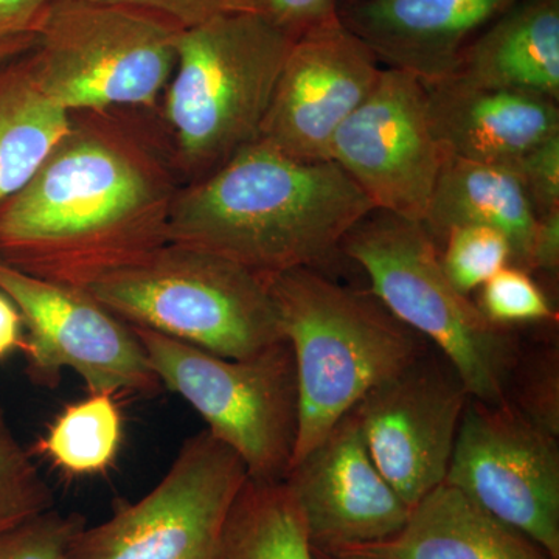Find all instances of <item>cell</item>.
I'll list each match as a JSON object with an SVG mask.
<instances>
[{
  "label": "cell",
  "instance_id": "obj_19",
  "mask_svg": "<svg viewBox=\"0 0 559 559\" xmlns=\"http://www.w3.org/2000/svg\"><path fill=\"white\" fill-rule=\"evenodd\" d=\"M451 76L558 102L559 0H518L469 44Z\"/></svg>",
  "mask_w": 559,
  "mask_h": 559
},
{
  "label": "cell",
  "instance_id": "obj_14",
  "mask_svg": "<svg viewBox=\"0 0 559 559\" xmlns=\"http://www.w3.org/2000/svg\"><path fill=\"white\" fill-rule=\"evenodd\" d=\"M377 55L340 16L294 40L260 138L300 160H330L334 135L377 86Z\"/></svg>",
  "mask_w": 559,
  "mask_h": 559
},
{
  "label": "cell",
  "instance_id": "obj_5",
  "mask_svg": "<svg viewBox=\"0 0 559 559\" xmlns=\"http://www.w3.org/2000/svg\"><path fill=\"white\" fill-rule=\"evenodd\" d=\"M370 278V290L457 371L471 399L506 403L522 342L514 329L485 318L476 301L452 286L439 246L421 223L373 210L341 246Z\"/></svg>",
  "mask_w": 559,
  "mask_h": 559
},
{
  "label": "cell",
  "instance_id": "obj_1",
  "mask_svg": "<svg viewBox=\"0 0 559 559\" xmlns=\"http://www.w3.org/2000/svg\"><path fill=\"white\" fill-rule=\"evenodd\" d=\"M170 146L120 110L70 114L32 179L0 204V261L70 288L168 242L182 187Z\"/></svg>",
  "mask_w": 559,
  "mask_h": 559
},
{
  "label": "cell",
  "instance_id": "obj_36",
  "mask_svg": "<svg viewBox=\"0 0 559 559\" xmlns=\"http://www.w3.org/2000/svg\"><path fill=\"white\" fill-rule=\"evenodd\" d=\"M316 551H318V550H316ZM318 555H319L320 559H333V558L329 557V555L320 554V551H318Z\"/></svg>",
  "mask_w": 559,
  "mask_h": 559
},
{
  "label": "cell",
  "instance_id": "obj_28",
  "mask_svg": "<svg viewBox=\"0 0 559 559\" xmlns=\"http://www.w3.org/2000/svg\"><path fill=\"white\" fill-rule=\"evenodd\" d=\"M86 522L53 509L0 536V559H68V547Z\"/></svg>",
  "mask_w": 559,
  "mask_h": 559
},
{
  "label": "cell",
  "instance_id": "obj_31",
  "mask_svg": "<svg viewBox=\"0 0 559 559\" xmlns=\"http://www.w3.org/2000/svg\"><path fill=\"white\" fill-rule=\"evenodd\" d=\"M340 0H252V11L293 38L340 16Z\"/></svg>",
  "mask_w": 559,
  "mask_h": 559
},
{
  "label": "cell",
  "instance_id": "obj_32",
  "mask_svg": "<svg viewBox=\"0 0 559 559\" xmlns=\"http://www.w3.org/2000/svg\"><path fill=\"white\" fill-rule=\"evenodd\" d=\"M53 0H0V44L33 38Z\"/></svg>",
  "mask_w": 559,
  "mask_h": 559
},
{
  "label": "cell",
  "instance_id": "obj_4",
  "mask_svg": "<svg viewBox=\"0 0 559 559\" xmlns=\"http://www.w3.org/2000/svg\"><path fill=\"white\" fill-rule=\"evenodd\" d=\"M293 36L255 11L180 32L164 121L180 178H202L260 138Z\"/></svg>",
  "mask_w": 559,
  "mask_h": 559
},
{
  "label": "cell",
  "instance_id": "obj_27",
  "mask_svg": "<svg viewBox=\"0 0 559 559\" xmlns=\"http://www.w3.org/2000/svg\"><path fill=\"white\" fill-rule=\"evenodd\" d=\"M477 307L485 318L503 329L555 320L550 301L530 272L509 264L480 288Z\"/></svg>",
  "mask_w": 559,
  "mask_h": 559
},
{
  "label": "cell",
  "instance_id": "obj_25",
  "mask_svg": "<svg viewBox=\"0 0 559 559\" xmlns=\"http://www.w3.org/2000/svg\"><path fill=\"white\" fill-rule=\"evenodd\" d=\"M506 401L540 429L559 437V349L558 345L539 344L522 347Z\"/></svg>",
  "mask_w": 559,
  "mask_h": 559
},
{
  "label": "cell",
  "instance_id": "obj_9",
  "mask_svg": "<svg viewBox=\"0 0 559 559\" xmlns=\"http://www.w3.org/2000/svg\"><path fill=\"white\" fill-rule=\"evenodd\" d=\"M248 479L237 452L201 430L148 495L81 527L68 559H223L224 530Z\"/></svg>",
  "mask_w": 559,
  "mask_h": 559
},
{
  "label": "cell",
  "instance_id": "obj_17",
  "mask_svg": "<svg viewBox=\"0 0 559 559\" xmlns=\"http://www.w3.org/2000/svg\"><path fill=\"white\" fill-rule=\"evenodd\" d=\"M423 86L430 127L447 156L511 164L559 134L558 102L455 76Z\"/></svg>",
  "mask_w": 559,
  "mask_h": 559
},
{
  "label": "cell",
  "instance_id": "obj_20",
  "mask_svg": "<svg viewBox=\"0 0 559 559\" xmlns=\"http://www.w3.org/2000/svg\"><path fill=\"white\" fill-rule=\"evenodd\" d=\"M536 215L510 164H487L447 156L423 226L436 245L460 226H487L506 235L511 264L528 272Z\"/></svg>",
  "mask_w": 559,
  "mask_h": 559
},
{
  "label": "cell",
  "instance_id": "obj_37",
  "mask_svg": "<svg viewBox=\"0 0 559 559\" xmlns=\"http://www.w3.org/2000/svg\"><path fill=\"white\" fill-rule=\"evenodd\" d=\"M347 2H349V0H347Z\"/></svg>",
  "mask_w": 559,
  "mask_h": 559
},
{
  "label": "cell",
  "instance_id": "obj_15",
  "mask_svg": "<svg viewBox=\"0 0 559 559\" xmlns=\"http://www.w3.org/2000/svg\"><path fill=\"white\" fill-rule=\"evenodd\" d=\"M285 484L320 554L388 539L411 514L371 459L355 409L290 466Z\"/></svg>",
  "mask_w": 559,
  "mask_h": 559
},
{
  "label": "cell",
  "instance_id": "obj_12",
  "mask_svg": "<svg viewBox=\"0 0 559 559\" xmlns=\"http://www.w3.org/2000/svg\"><path fill=\"white\" fill-rule=\"evenodd\" d=\"M441 151L421 81L382 69L377 86L334 135L330 160L374 210L423 223L439 178Z\"/></svg>",
  "mask_w": 559,
  "mask_h": 559
},
{
  "label": "cell",
  "instance_id": "obj_16",
  "mask_svg": "<svg viewBox=\"0 0 559 559\" xmlns=\"http://www.w3.org/2000/svg\"><path fill=\"white\" fill-rule=\"evenodd\" d=\"M518 0H349L340 17L380 62L421 83L448 79L491 22Z\"/></svg>",
  "mask_w": 559,
  "mask_h": 559
},
{
  "label": "cell",
  "instance_id": "obj_26",
  "mask_svg": "<svg viewBox=\"0 0 559 559\" xmlns=\"http://www.w3.org/2000/svg\"><path fill=\"white\" fill-rule=\"evenodd\" d=\"M441 242V267L452 286L465 296L511 264L510 242L492 227H455Z\"/></svg>",
  "mask_w": 559,
  "mask_h": 559
},
{
  "label": "cell",
  "instance_id": "obj_18",
  "mask_svg": "<svg viewBox=\"0 0 559 559\" xmlns=\"http://www.w3.org/2000/svg\"><path fill=\"white\" fill-rule=\"evenodd\" d=\"M323 555L333 559H551L447 481L419 500L396 535Z\"/></svg>",
  "mask_w": 559,
  "mask_h": 559
},
{
  "label": "cell",
  "instance_id": "obj_2",
  "mask_svg": "<svg viewBox=\"0 0 559 559\" xmlns=\"http://www.w3.org/2000/svg\"><path fill=\"white\" fill-rule=\"evenodd\" d=\"M374 207L333 160H300L264 140L183 183L168 242L213 253L261 277L318 270Z\"/></svg>",
  "mask_w": 559,
  "mask_h": 559
},
{
  "label": "cell",
  "instance_id": "obj_13",
  "mask_svg": "<svg viewBox=\"0 0 559 559\" xmlns=\"http://www.w3.org/2000/svg\"><path fill=\"white\" fill-rule=\"evenodd\" d=\"M469 399L457 371L429 349L353 407L371 459L411 510L447 479Z\"/></svg>",
  "mask_w": 559,
  "mask_h": 559
},
{
  "label": "cell",
  "instance_id": "obj_11",
  "mask_svg": "<svg viewBox=\"0 0 559 559\" xmlns=\"http://www.w3.org/2000/svg\"><path fill=\"white\" fill-rule=\"evenodd\" d=\"M558 439L509 401L469 399L444 481L559 559Z\"/></svg>",
  "mask_w": 559,
  "mask_h": 559
},
{
  "label": "cell",
  "instance_id": "obj_24",
  "mask_svg": "<svg viewBox=\"0 0 559 559\" xmlns=\"http://www.w3.org/2000/svg\"><path fill=\"white\" fill-rule=\"evenodd\" d=\"M55 498L0 407V536L53 509Z\"/></svg>",
  "mask_w": 559,
  "mask_h": 559
},
{
  "label": "cell",
  "instance_id": "obj_22",
  "mask_svg": "<svg viewBox=\"0 0 559 559\" xmlns=\"http://www.w3.org/2000/svg\"><path fill=\"white\" fill-rule=\"evenodd\" d=\"M223 559H320L285 480L246 481L224 530Z\"/></svg>",
  "mask_w": 559,
  "mask_h": 559
},
{
  "label": "cell",
  "instance_id": "obj_33",
  "mask_svg": "<svg viewBox=\"0 0 559 559\" xmlns=\"http://www.w3.org/2000/svg\"><path fill=\"white\" fill-rule=\"evenodd\" d=\"M559 270V210L538 216L532 249H530L528 272L539 271L557 275Z\"/></svg>",
  "mask_w": 559,
  "mask_h": 559
},
{
  "label": "cell",
  "instance_id": "obj_29",
  "mask_svg": "<svg viewBox=\"0 0 559 559\" xmlns=\"http://www.w3.org/2000/svg\"><path fill=\"white\" fill-rule=\"evenodd\" d=\"M536 215L559 210V134L511 162Z\"/></svg>",
  "mask_w": 559,
  "mask_h": 559
},
{
  "label": "cell",
  "instance_id": "obj_34",
  "mask_svg": "<svg viewBox=\"0 0 559 559\" xmlns=\"http://www.w3.org/2000/svg\"><path fill=\"white\" fill-rule=\"evenodd\" d=\"M24 344V319L16 305L0 293V359L22 348Z\"/></svg>",
  "mask_w": 559,
  "mask_h": 559
},
{
  "label": "cell",
  "instance_id": "obj_23",
  "mask_svg": "<svg viewBox=\"0 0 559 559\" xmlns=\"http://www.w3.org/2000/svg\"><path fill=\"white\" fill-rule=\"evenodd\" d=\"M121 414L116 396L90 393L70 404L39 440L43 454L72 476L105 473L119 454Z\"/></svg>",
  "mask_w": 559,
  "mask_h": 559
},
{
  "label": "cell",
  "instance_id": "obj_21",
  "mask_svg": "<svg viewBox=\"0 0 559 559\" xmlns=\"http://www.w3.org/2000/svg\"><path fill=\"white\" fill-rule=\"evenodd\" d=\"M70 127L43 94L28 51L0 64V204L32 179Z\"/></svg>",
  "mask_w": 559,
  "mask_h": 559
},
{
  "label": "cell",
  "instance_id": "obj_6",
  "mask_svg": "<svg viewBox=\"0 0 559 559\" xmlns=\"http://www.w3.org/2000/svg\"><path fill=\"white\" fill-rule=\"evenodd\" d=\"M81 289L128 325L223 358H246L285 340L266 278L173 242L98 275Z\"/></svg>",
  "mask_w": 559,
  "mask_h": 559
},
{
  "label": "cell",
  "instance_id": "obj_10",
  "mask_svg": "<svg viewBox=\"0 0 559 559\" xmlns=\"http://www.w3.org/2000/svg\"><path fill=\"white\" fill-rule=\"evenodd\" d=\"M0 293L24 319L25 374L38 388L57 389L62 370L70 369L90 393L150 399L164 389L131 326L83 289L33 277L0 261Z\"/></svg>",
  "mask_w": 559,
  "mask_h": 559
},
{
  "label": "cell",
  "instance_id": "obj_8",
  "mask_svg": "<svg viewBox=\"0 0 559 559\" xmlns=\"http://www.w3.org/2000/svg\"><path fill=\"white\" fill-rule=\"evenodd\" d=\"M131 329L162 385L182 396L209 432L237 452L249 479L285 480L300 423L299 381L288 341L229 359L156 331Z\"/></svg>",
  "mask_w": 559,
  "mask_h": 559
},
{
  "label": "cell",
  "instance_id": "obj_3",
  "mask_svg": "<svg viewBox=\"0 0 559 559\" xmlns=\"http://www.w3.org/2000/svg\"><path fill=\"white\" fill-rule=\"evenodd\" d=\"M296 359L300 423L293 463L325 439L374 385L429 352L371 290L345 288L318 270L266 277Z\"/></svg>",
  "mask_w": 559,
  "mask_h": 559
},
{
  "label": "cell",
  "instance_id": "obj_30",
  "mask_svg": "<svg viewBox=\"0 0 559 559\" xmlns=\"http://www.w3.org/2000/svg\"><path fill=\"white\" fill-rule=\"evenodd\" d=\"M150 11L182 31L204 24L221 14L252 11V0H94Z\"/></svg>",
  "mask_w": 559,
  "mask_h": 559
},
{
  "label": "cell",
  "instance_id": "obj_35",
  "mask_svg": "<svg viewBox=\"0 0 559 559\" xmlns=\"http://www.w3.org/2000/svg\"><path fill=\"white\" fill-rule=\"evenodd\" d=\"M35 44V36L33 38L11 40V43L0 44V64L3 62L13 60V58L20 57L32 49Z\"/></svg>",
  "mask_w": 559,
  "mask_h": 559
},
{
  "label": "cell",
  "instance_id": "obj_7",
  "mask_svg": "<svg viewBox=\"0 0 559 559\" xmlns=\"http://www.w3.org/2000/svg\"><path fill=\"white\" fill-rule=\"evenodd\" d=\"M180 32L150 11L53 0L28 60L39 90L64 112L151 109L171 79Z\"/></svg>",
  "mask_w": 559,
  "mask_h": 559
}]
</instances>
